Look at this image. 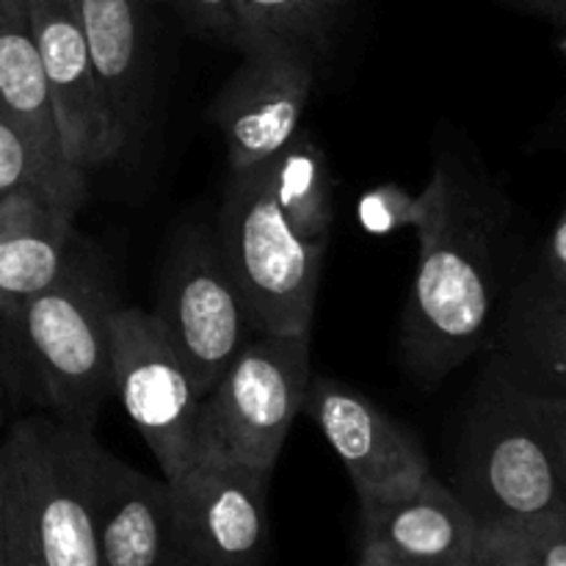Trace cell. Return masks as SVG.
I'll return each instance as SVG.
<instances>
[{"instance_id":"1","label":"cell","mask_w":566,"mask_h":566,"mask_svg":"<svg viewBox=\"0 0 566 566\" xmlns=\"http://www.w3.org/2000/svg\"><path fill=\"white\" fill-rule=\"evenodd\" d=\"M418 271L401 329L407 368L423 385L490 346L497 310L495 197L479 171L446 153L418 193Z\"/></svg>"},{"instance_id":"2","label":"cell","mask_w":566,"mask_h":566,"mask_svg":"<svg viewBox=\"0 0 566 566\" xmlns=\"http://www.w3.org/2000/svg\"><path fill=\"white\" fill-rule=\"evenodd\" d=\"M116 307L103 263L81 247L55 285L3 318L9 379L20 365L53 418L94 431L114 396L111 321Z\"/></svg>"},{"instance_id":"3","label":"cell","mask_w":566,"mask_h":566,"mask_svg":"<svg viewBox=\"0 0 566 566\" xmlns=\"http://www.w3.org/2000/svg\"><path fill=\"white\" fill-rule=\"evenodd\" d=\"M94 431L53 415L17 420L0 442L3 528L44 566H99L94 534Z\"/></svg>"},{"instance_id":"4","label":"cell","mask_w":566,"mask_h":566,"mask_svg":"<svg viewBox=\"0 0 566 566\" xmlns=\"http://www.w3.org/2000/svg\"><path fill=\"white\" fill-rule=\"evenodd\" d=\"M451 490L479 531L517 528L566 512L551 448L528 398L490 365L464 415Z\"/></svg>"},{"instance_id":"5","label":"cell","mask_w":566,"mask_h":566,"mask_svg":"<svg viewBox=\"0 0 566 566\" xmlns=\"http://www.w3.org/2000/svg\"><path fill=\"white\" fill-rule=\"evenodd\" d=\"M216 238L254 332L310 335L326 243L307 241L287 221L265 160L230 171Z\"/></svg>"},{"instance_id":"6","label":"cell","mask_w":566,"mask_h":566,"mask_svg":"<svg viewBox=\"0 0 566 566\" xmlns=\"http://www.w3.org/2000/svg\"><path fill=\"white\" fill-rule=\"evenodd\" d=\"M310 335H254L197 409V459L271 475L304 412Z\"/></svg>"},{"instance_id":"7","label":"cell","mask_w":566,"mask_h":566,"mask_svg":"<svg viewBox=\"0 0 566 566\" xmlns=\"http://www.w3.org/2000/svg\"><path fill=\"white\" fill-rule=\"evenodd\" d=\"M158 321L175 343L197 396H208L254 332L219 238L191 227L177 238L160 282Z\"/></svg>"},{"instance_id":"8","label":"cell","mask_w":566,"mask_h":566,"mask_svg":"<svg viewBox=\"0 0 566 566\" xmlns=\"http://www.w3.org/2000/svg\"><path fill=\"white\" fill-rule=\"evenodd\" d=\"M111 357L114 396L169 481L197 459L199 396L191 376L158 315L144 307H116Z\"/></svg>"},{"instance_id":"9","label":"cell","mask_w":566,"mask_h":566,"mask_svg":"<svg viewBox=\"0 0 566 566\" xmlns=\"http://www.w3.org/2000/svg\"><path fill=\"white\" fill-rule=\"evenodd\" d=\"M235 48L243 61L213 105L230 171L263 164L302 130L318 59L271 33H241Z\"/></svg>"},{"instance_id":"10","label":"cell","mask_w":566,"mask_h":566,"mask_svg":"<svg viewBox=\"0 0 566 566\" xmlns=\"http://www.w3.org/2000/svg\"><path fill=\"white\" fill-rule=\"evenodd\" d=\"M269 479L241 464L193 459L166 481L186 564H263L269 551Z\"/></svg>"},{"instance_id":"11","label":"cell","mask_w":566,"mask_h":566,"mask_svg":"<svg viewBox=\"0 0 566 566\" xmlns=\"http://www.w3.org/2000/svg\"><path fill=\"white\" fill-rule=\"evenodd\" d=\"M64 158L94 171L125 153L72 0H25Z\"/></svg>"},{"instance_id":"12","label":"cell","mask_w":566,"mask_h":566,"mask_svg":"<svg viewBox=\"0 0 566 566\" xmlns=\"http://www.w3.org/2000/svg\"><path fill=\"white\" fill-rule=\"evenodd\" d=\"M304 412L343 462L359 503L396 495L431 475L418 437L354 387L315 376L310 379Z\"/></svg>"},{"instance_id":"13","label":"cell","mask_w":566,"mask_h":566,"mask_svg":"<svg viewBox=\"0 0 566 566\" xmlns=\"http://www.w3.org/2000/svg\"><path fill=\"white\" fill-rule=\"evenodd\" d=\"M92 501L99 566H186L166 479H153L99 446Z\"/></svg>"},{"instance_id":"14","label":"cell","mask_w":566,"mask_h":566,"mask_svg":"<svg viewBox=\"0 0 566 566\" xmlns=\"http://www.w3.org/2000/svg\"><path fill=\"white\" fill-rule=\"evenodd\" d=\"M363 539L415 566H473L479 525L457 492L426 475L418 484L359 503Z\"/></svg>"},{"instance_id":"15","label":"cell","mask_w":566,"mask_h":566,"mask_svg":"<svg viewBox=\"0 0 566 566\" xmlns=\"http://www.w3.org/2000/svg\"><path fill=\"white\" fill-rule=\"evenodd\" d=\"M94 72L125 149L147 125L153 99V33L147 0H72Z\"/></svg>"},{"instance_id":"16","label":"cell","mask_w":566,"mask_h":566,"mask_svg":"<svg viewBox=\"0 0 566 566\" xmlns=\"http://www.w3.org/2000/svg\"><path fill=\"white\" fill-rule=\"evenodd\" d=\"M72 213L39 193L0 202V318H11L28 298L48 291L75 260Z\"/></svg>"},{"instance_id":"17","label":"cell","mask_w":566,"mask_h":566,"mask_svg":"<svg viewBox=\"0 0 566 566\" xmlns=\"http://www.w3.org/2000/svg\"><path fill=\"white\" fill-rule=\"evenodd\" d=\"M490 365L531 398H566V291L525 282L497 321Z\"/></svg>"},{"instance_id":"18","label":"cell","mask_w":566,"mask_h":566,"mask_svg":"<svg viewBox=\"0 0 566 566\" xmlns=\"http://www.w3.org/2000/svg\"><path fill=\"white\" fill-rule=\"evenodd\" d=\"M0 105L50 166L81 171L64 158L48 77L33 39L25 0H0ZM86 175V171H83Z\"/></svg>"},{"instance_id":"19","label":"cell","mask_w":566,"mask_h":566,"mask_svg":"<svg viewBox=\"0 0 566 566\" xmlns=\"http://www.w3.org/2000/svg\"><path fill=\"white\" fill-rule=\"evenodd\" d=\"M271 191L285 210L287 221L307 241L329 243L332 180L326 158L313 136L298 130L285 147L265 160Z\"/></svg>"},{"instance_id":"20","label":"cell","mask_w":566,"mask_h":566,"mask_svg":"<svg viewBox=\"0 0 566 566\" xmlns=\"http://www.w3.org/2000/svg\"><path fill=\"white\" fill-rule=\"evenodd\" d=\"M88 175L61 171L36 153L9 111L0 105V202L14 193H39L75 216L86 202Z\"/></svg>"},{"instance_id":"21","label":"cell","mask_w":566,"mask_h":566,"mask_svg":"<svg viewBox=\"0 0 566 566\" xmlns=\"http://www.w3.org/2000/svg\"><path fill=\"white\" fill-rule=\"evenodd\" d=\"M352 0H235L238 36L271 33L310 53H324Z\"/></svg>"},{"instance_id":"22","label":"cell","mask_w":566,"mask_h":566,"mask_svg":"<svg viewBox=\"0 0 566 566\" xmlns=\"http://www.w3.org/2000/svg\"><path fill=\"white\" fill-rule=\"evenodd\" d=\"M473 566H566V512L517 528L479 531Z\"/></svg>"},{"instance_id":"23","label":"cell","mask_w":566,"mask_h":566,"mask_svg":"<svg viewBox=\"0 0 566 566\" xmlns=\"http://www.w3.org/2000/svg\"><path fill=\"white\" fill-rule=\"evenodd\" d=\"M415 210H418V197L398 186H381L365 191V197L359 199V224L374 235H387L415 224Z\"/></svg>"},{"instance_id":"24","label":"cell","mask_w":566,"mask_h":566,"mask_svg":"<svg viewBox=\"0 0 566 566\" xmlns=\"http://www.w3.org/2000/svg\"><path fill=\"white\" fill-rule=\"evenodd\" d=\"M169 3L191 28L235 44L238 31H241L235 0H169Z\"/></svg>"},{"instance_id":"25","label":"cell","mask_w":566,"mask_h":566,"mask_svg":"<svg viewBox=\"0 0 566 566\" xmlns=\"http://www.w3.org/2000/svg\"><path fill=\"white\" fill-rule=\"evenodd\" d=\"M528 398L531 415L551 448L553 468H556L558 484H562L566 501V398Z\"/></svg>"},{"instance_id":"26","label":"cell","mask_w":566,"mask_h":566,"mask_svg":"<svg viewBox=\"0 0 566 566\" xmlns=\"http://www.w3.org/2000/svg\"><path fill=\"white\" fill-rule=\"evenodd\" d=\"M528 282L539 287H551V291H566V205L556 227L547 235L539 263H536L534 276Z\"/></svg>"},{"instance_id":"27","label":"cell","mask_w":566,"mask_h":566,"mask_svg":"<svg viewBox=\"0 0 566 566\" xmlns=\"http://www.w3.org/2000/svg\"><path fill=\"white\" fill-rule=\"evenodd\" d=\"M0 566H44L36 553L28 547V542L11 528L0 534Z\"/></svg>"},{"instance_id":"28","label":"cell","mask_w":566,"mask_h":566,"mask_svg":"<svg viewBox=\"0 0 566 566\" xmlns=\"http://www.w3.org/2000/svg\"><path fill=\"white\" fill-rule=\"evenodd\" d=\"M357 566H415L407 558L396 556L387 547L376 545V542H365L363 539V553H359V564Z\"/></svg>"},{"instance_id":"29","label":"cell","mask_w":566,"mask_h":566,"mask_svg":"<svg viewBox=\"0 0 566 566\" xmlns=\"http://www.w3.org/2000/svg\"><path fill=\"white\" fill-rule=\"evenodd\" d=\"M506 3L547 17V20L558 22V25H566V0H506Z\"/></svg>"},{"instance_id":"30","label":"cell","mask_w":566,"mask_h":566,"mask_svg":"<svg viewBox=\"0 0 566 566\" xmlns=\"http://www.w3.org/2000/svg\"><path fill=\"white\" fill-rule=\"evenodd\" d=\"M6 385H9V370H6V335H3V318H0V398H3Z\"/></svg>"},{"instance_id":"31","label":"cell","mask_w":566,"mask_h":566,"mask_svg":"<svg viewBox=\"0 0 566 566\" xmlns=\"http://www.w3.org/2000/svg\"><path fill=\"white\" fill-rule=\"evenodd\" d=\"M0 534H3V481H0Z\"/></svg>"},{"instance_id":"32","label":"cell","mask_w":566,"mask_h":566,"mask_svg":"<svg viewBox=\"0 0 566 566\" xmlns=\"http://www.w3.org/2000/svg\"><path fill=\"white\" fill-rule=\"evenodd\" d=\"M558 48H562V53H564V59H566V25H564L562 39H558Z\"/></svg>"},{"instance_id":"33","label":"cell","mask_w":566,"mask_h":566,"mask_svg":"<svg viewBox=\"0 0 566 566\" xmlns=\"http://www.w3.org/2000/svg\"><path fill=\"white\" fill-rule=\"evenodd\" d=\"M186 566H191V564H186Z\"/></svg>"}]
</instances>
